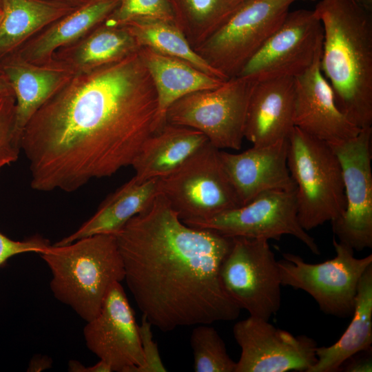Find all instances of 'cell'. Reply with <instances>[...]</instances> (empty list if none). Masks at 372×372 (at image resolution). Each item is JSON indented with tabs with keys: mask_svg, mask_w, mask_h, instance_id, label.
Returning <instances> with one entry per match:
<instances>
[{
	"mask_svg": "<svg viewBox=\"0 0 372 372\" xmlns=\"http://www.w3.org/2000/svg\"><path fill=\"white\" fill-rule=\"evenodd\" d=\"M304 1H316V0H304Z\"/></svg>",
	"mask_w": 372,
	"mask_h": 372,
	"instance_id": "obj_43",
	"label": "cell"
},
{
	"mask_svg": "<svg viewBox=\"0 0 372 372\" xmlns=\"http://www.w3.org/2000/svg\"><path fill=\"white\" fill-rule=\"evenodd\" d=\"M87 349L112 371L138 372L145 364L138 325L121 282L110 288L99 314L87 322Z\"/></svg>",
	"mask_w": 372,
	"mask_h": 372,
	"instance_id": "obj_15",
	"label": "cell"
},
{
	"mask_svg": "<svg viewBox=\"0 0 372 372\" xmlns=\"http://www.w3.org/2000/svg\"><path fill=\"white\" fill-rule=\"evenodd\" d=\"M2 17H3V4H2V1L0 0V23L1 21Z\"/></svg>",
	"mask_w": 372,
	"mask_h": 372,
	"instance_id": "obj_41",
	"label": "cell"
},
{
	"mask_svg": "<svg viewBox=\"0 0 372 372\" xmlns=\"http://www.w3.org/2000/svg\"><path fill=\"white\" fill-rule=\"evenodd\" d=\"M294 78L256 81L249 99L244 138L262 147L289 138L294 128Z\"/></svg>",
	"mask_w": 372,
	"mask_h": 372,
	"instance_id": "obj_19",
	"label": "cell"
},
{
	"mask_svg": "<svg viewBox=\"0 0 372 372\" xmlns=\"http://www.w3.org/2000/svg\"><path fill=\"white\" fill-rule=\"evenodd\" d=\"M120 0H85L23 44L15 54L34 64L52 60L54 54L89 34L104 22Z\"/></svg>",
	"mask_w": 372,
	"mask_h": 372,
	"instance_id": "obj_20",
	"label": "cell"
},
{
	"mask_svg": "<svg viewBox=\"0 0 372 372\" xmlns=\"http://www.w3.org/2000/svg\"><path fill=\"white\" fill-rule=\"evenodd\" d=\"M185 224L230 238L269 240L291 235L304 243L313 254H320L314 238L298 221L295 190L262 192L247 204L209 219Z\"/></svg>",
	"mask_w": 372,
	"mask_h": 372,
	"instance_id": "obj_13",
	"label": "cell"
},
{
	"mask_svg": "<svg viewBox=\"0 0 372 372\" xmlns=\"http://www.w3.org/2000/svg\"><path fill=\"white\" fill-rule=\"evenodd\" d=\"M287 151L288 138L237 154L219 149L222 166L242 205L262 192L296 189L287 165Z\"/></svg>",
	"mask_w": 372,
	"mask_h": 372,
	"instance_id": "obj_17",
	"label": "cell"
},
{
	"mask_svg": "<svg viewBox=\"0 0 372 372\" xmlns=\"http://www.w3.org/2000/svg\"><path fill=\"white\" fill-rule=\"evenodd\" d=\"M366 10L372 12V0H355Z\"/></svg>",
	"mask_w": 372,
	"mask_h": 372,
	"instance_id": "obj_38",
	"label": "cell"
},
{
	"mask_svg": "<svg viewBox=\"0 0 372 372\" xmlns=\"http://www.w3.org/2000/svg\"><path fill=\"white\" fill-rule=\"evenodd\" d=\"M68 371L70 372H112L111 366L105 361H99L91 366H85L80 362L71 360L68 362Z\"/></svg>",
	"mask_w": 372,
	"mask_h": 372,
	"instance_id": "obj_35",
	"label": "cell"
},
{
	"mask_svg": "<svg viewBox=\"0 0 372 372\" xmlns=\"http://www.w3.org/2000/svg\"><path fill=\"white\" fill-rule=\"evenodd\" d=\"M82 1H85V0H81Z\"/></svg>",
	"mask_w": 372,
	"mask_h": 372,
	"instance_id": "obj_44",
	"label": "cell"
},
{
	"mask_svg": "<svg viewBox=\"0 0 372 372\" xmlns=\"http://www.w3.org/2000/svg\"><path fill=\"white\" fill-rule=\"evenodd\" d=\"M287 165L296 185L298 219L304 229L342 214L346 206L342 171L327 143L294 127L288 138Z\"/></svg>",
	"mask_w": 372,
	"mask_h": 372,
	"instance_id": "obj_5",
	"label": "cell"
},
{
	"mask_svg": "<svg viewBox=\"0 0 372 372\" xmlns=\"http://www.w3.org/2000/svg\"><path fill=\"white\" fill-rule=\"evenodd\" d=\"M220 278L229 297L249 316L269 320L279 310L282 284L268 240L232 238Z\"/></svg>",
	"mask_w": 372,
	"mask_h": 372,
	"instance_id": "obj_10",
	"label": "cell"
},
{
	"mask_svg": "<svg viewBox=\"0 0 372 372\" xmlns=\"http://www.w3.org/2000/svg\"><path fill=\"white\" fill-rule=\"evenodd\" d=\"M52 360L46 355H36L29 364L28 371L39 372L52 367Z\"/></svg>",
	"mask_w": 372,
	"mask_h": 372,
	"instance_id": "obj_36",
	"label": "cell"
},
{
	"mask_svg": "<svg viewBox=\"0 0 372 372\" xmlns=\"http://www.w3.org/2000/svg\"><path fill=\"white\" fill-rule=\"evenodd\" d=\"M139 309L162 331L236 320L220 267L232 238L184 223L159 193L115 235Z\"/></svg>",
	"mask_w": 372,
	"mask_h": 372,
	"instance_id": "obj_2",
	"label": "cell"
},
{
	"mask_svg": "<svg viewBox=\"0 0 372 372\" xmlns=\"http://www.w3.org/2000/svg\"><path fill=\"white\" fill-rule=\"evenodd\" d=\"M48 266L54 298L86 322L100 312L112 285L125 278L115 236L98 234L63 245H50L39 254Z\"/></svg>",
	"mask_w": 372,
	"mask_h": 372,
	"instance_id": "obj_4",
	"label": "cell"
},
{
	"mask_svg": "<svg viewBox=\"0 0 372 372\" xmlns=\"http://www.w3.org/2000/svg\"><path fill=\"white\" fill-rule=\"evenodd\" d=\"M208 141L200 132L166 123L143 144L131 166L138 182L174 171Z\"/></svg>",
	"mask_w": 372,
	"mask_h": 372,
	"instance_id": "obj_22",
	"label": "cell"
},
{
	"mask_svg": "<svg viewBox=\"0 0 372 372\" xmlns=\"http://www.w3.org/2000/svg\"><path fill=\"white\" fill-rule=\"evenodd\" d=\"M335 256L323 262H306L300 256L284 253L278 260L282 286L309 293L326 314L338 318L351 316L359 280L372 265V254L354 256L349 246L333 239Z\"/></svg>",
	"mask_w": 372,
	"mask_h": 372,
	"instance_id": "obj_8",
	"label": "cell"
},
{
	"mask_svg": "<svg viewBox=\"0 0 372 372\" xmlns=\"http://www.w3.org/2000/svg\"><path fill=\"white\" fill-rule=\"evenodd\" d=\"M234 337L241 349L235 372H309L317 360V342L294 335L269 320L249 316L237 322Z\"/></svg>",
	"mask_w": 372,
	"mask_h": 372,
	"instance_id": "obj_14",
	"label": "cell"
},
{
	"mask_svg": "<svg viewBox=\"0 0 372 372\" xmlns=\"http://www.w3.org/2000/svg\"><path fill=\"white\" fill-rule=\"evenodd\" d=\"M159 193L158 178L138 182L133 176L106 198L97 211L78 229L54 245H67L98 234L114 236L131 218L144 210Z\"/></svg>",
	"mask_w": 372,
	"mask_h": 372,
	"instance_id": "obj_23",
	"label": "cell"
},
{
	"mask_svg": "<svg viewBox=\"0 0 372 372\" xmlns=\"http://www.w3.org/2000/svg\"><path fill=\"white\" fill-rule=\"evenodd\" d=\"M298 0H248L194 50L225 80L236 77Z\"/></svg>",
	"mask_w": 372,
	"mask_h": 372,
	"instance_id": "obj_6",
	"label": "cell"
},
{
	"mask_svg": "<svg viewBox=\"0 0 372 372\" xmlns=\"http://www.w3.org/2000/svg\"><path fill=\"white\" fill-rule=\"evenodd\" d=\"M169 1L174 23L194 49L214 33L238 7L226 0Z\"/></svg>",
	"mask_w": 372,
	"mask_h": 372,
	"instance_id": "obj_28",
	"label": "cell"
},
{
	"mask_svg": "<svg viewBox=\"0 0 372 372\" xmlns=\"http://www.w3.org/2000/svg\"><path fill=\"white\" fill-rule=\"evenodd\" d=\"M320 69L340 110L356 126L372 127V12L355 0H320Z\"/></svg>",
	"mask_w": 372,
	"mask_h": 372,
	"instance_id": "obj_3",
	"label": "cell"
},
{
	"mask_svg": "<svg viewBox=\"0 0 372 372\" xmlns=\"http://www.w3.org/2000/svg\"><path fill=\"white\" fill-rule=\"evenodd\" d=\"M256 81L236 76L219 87L189 94L167 110L166 123L202 132L218 149L241 148L247 107Z\"/></svg>",
	"mask_w": 372,
	"mask_h": 372,
	"instance_id": "obj_9",
	"label": "cell"
},
{
	"mask_svg": "<svg viewBox=\"0 0 372 372\" xmlns=\"http://www.w3.org/2000/svg\"><path fill=\"white\" fill-rule=\"evenodd\" d=\"M50 245L49 241L40 236L14 240L0 232V266L12 256L30 252L40 254Z\"/></svg>",
	"mask_w": 372,
	"mask_h": 372,
	"instance_id": "obj_33",
	"label": "cell"
},
{
	"mask_svg": "<svg viewBox=\"0 0 372 372\" xmlns=\"http://www.w3.org/2000/svg\"><path fill=\"white\" fill-rule=\"evenodd\" d=\"M146 21L174 23L169 0H120L103 23L118 27L134 21Z\"/></svg>",
	"mask_w": 372,
	"mask_h": 372,
	"instance_id": "obj_30",
	"label": "cell"
},
{
	"mask_svg": "<svg viewBox=\"0 0 372 372\" xmlns=\"http://www.w3.org/2000/svg\"><path fill=\"white\" fill-rule=\"evenodd\" d=\"M125 26L140 48H149L160 54L182 59L201 71L225 80L192 47L174 22L134 21Z\"/></svg>",
	"mask_w": 372,
	"mask_h": 372,
	"instance_id": "obj_27",
	"label": "cell"
},
{
	"mask_svg": "<svg viewBox=\"0 0 372 372\" xmlns=\"http://www.w3.org/2000/svg\"><path fill=\"white\" fill-rule=\"evenodd\" d=\"M138 51L74 72L30 120L20 145L33 189L72 192L132 165L157 132V96Z\"/></svg>",
	"mask_w": 372,
	"mask_h": 372,
	"instance_id": "obj_1",
	"label": "cell"
},
{
	"mask_svg": "<svg viewBox=\"0 0 372 372\" xmlns=\"http://www.w3.org/2000/svg\"><path fill=\"white\" fill-rule=\"evenodd\" d=\"M62 1H67L68 3H72L76 6H79L83 2H84V1H82L81 0H62Z\"/></svg>",
	"mask_w": 372,
	"mask_h": 372,
	"instance_id": "obj_40",
	"label": "cell"
},
{
	"mask_svg": "<svg viewBox=\"0 0 372 372\" xmlns=\"http://www.w3.org/2000/svg\"><path fill=\"white\" fill-rule=\"evenodd\" d=\"M3 72H2V70H1V66H0V75L2 74Z\"/></svg>",
	"mask_w": 372,
	"mask_h": 372,
	"instance_id": "obj_42",
	"label": "cell"
},
{
	"mask_svg": "<svg viewBox=\"0 0 372 372\" xmlns=\"http://www.w3.org/2000/svg\"><path fill=\"white\" fill-rule=\"evenodd\" d=\"M372 127L360 130L357 136L329 144L340 161L346 206L331 222L339 242L353 250L372 247Z\"/></svg>",
	"mask_w": 372,
	"mask_h": 372,
	"instance_id": "obj_12",
	"label": "cell"
},
{
	"mask_svg": "<svg viewBox=\"0 0 372 372\" xmlns=\"http://www.w3.org/2000/svg\"><path fill=\"white\" fill-rule=\"evenodd\" d=\"M322 40V22L314 10L289 11L237 76L254 81L295 78L320 56Z\"/></svg>",
	"mask_w": 372,
	"mask_h": 372,
	"instance_id": "obj_11",
	"label": "cell"
},
{
	"mask_svg": "<svg viewBox=\"0 0 372 372\" xmlns=\"http://www.w3.org/2000/svg\"><path fill=\"white\" fill-rule=\"evenodd\" d=\"M371 349L358 352L347 359L340 371L346 372L372 371Z\"/></svg>",
	"mask_w": 372,
	"mask_h": 372,
	"instance_id": "obj_34",
	"label": "cell"
},
{
	"mask_svg": "<svg viewBox=\"0 0 372 372\" xmlns=\"http://www.w3.org/2000/svg\"><path fill=\"white\" fill-rule=\"evenodd\" d=\"M139 48L125 26L102 23L77 42L57 50L52 59L77 72L119 61Z\"/></svg>",
	"mask_w": 372,
	"mask_h": 372,
	"instance_id": "obj_26",
	"label": "cell"
},
{
	"mask_svg": "<svg viewBox=\"0 0 372 372\" xmlns=\"http://www.w3.org/2000/svg\"><path fill=\"white\" fill-rule=\"evenodd\" d=\"M138 52L157 96V131L166 123V112L175 101L195 92L216 88L226 81L209 75L182 59L149 48H140Z\"/></svg>",
	"mask_w": 372,
	"mask_h": 372,
	"instance_id": "obj_21",
	"label": "cell"
},
{
	"mask_svg": "<svg viewBox=\"0 0 372 372\" xmlns=\"http://www.w3.org/2000/svg\"><path fill=\"white\" fill-rule=\"evenodd\" d=\"M15 97L12 90L0 94V174L17 161L21 152L14 136Z\"/></svg>",
	"mask_w": 372,
	"mask_h": 372,
	"instance_id": "obj_31",
	"label": "cell"
},
{
	"mask_svg": "<svg viewBox=\"0 0 372 372\" xmlns=\"http://www.w3.org/2000/svg\"><path fill=\"white\" fill-rule=\"evenodd\" d=\"M196 372H235L236 362L229 355L217 331L207 324H198L191 334Z\"/></svg>",
	"mask_w": 372,
	"mask_h": 372,
	"instance_id": "obj_29",
	"label": "cell"
},
{
	"mask_svg": "<svg viewBox=\"0 0 372 372\" xmlns=\"http://www.w3.org/2000/svg\"><path fill=\"white\" fill-rule=\"evenodd\" d=\"M12 91L11 87L3 74L0 75V94Z\"/></svg>",
	"mask_w": 372,
	"mask_h": 372,
	"instance_id": "obj_37",
	"label": "cell"
},
{
	"mask_svg": "<svg viewBox=\"0 0 372 372\" xmlns=\"http://www.w3.org/2000/svg\"><path fill=\"white\" fill-rule=\"evenodd\" d=\"M141 324L138 325L141 343L145 358V364L138 372H165L156 342L153 340L152 324L143 315Z\"/></svg>",
	"mask_w": 372,
	"mask_h": 372,
	"instance_id": "obj_32",
	"label": "cell"
},
{
	"mask_svg": "<svg viewBox=\"0 0 372 372\" xmlns=\"http://www.w3.org/2000/svg\"><path fill=\"white\" fill-rule=\"evenodd\" d=\"M293 122L295 127L328 144L353 138L361 130L338 108L321 71L320 56L294 78Z\"/></svg>",
	"mask_w": 372,
	"mask_h": 372,
	"instance_id": "obj_16",
	"label": "cell"
},
{
	"mask_svg": "<svg viewBox=\"0 0 372 372\" xmlns=\"http://www.w3.org/2000/svg\"><path fill=\"white\" fill-rule=\"evenodd\" d=\"M218 152L207 141L177 169L158 178L160 193L184 223L209 219L242 205Z\"/></svg>",
	"mask_w": 372,
	"mask_h": 372,
	"instance_id": "obj_7",
	"label": "cell"
},
{
	"mask_svg": "<svg viewBox=\"0 0 372 372\" xmlns=\"http://www.w3.org/2000/svg\"><path fill=\"white\" fill-rule=\"evenodd\" d=\"M227 1H228L229 3H231V5L234 6H238L239 5H240L241 3L248 1V0H226Z\"/></svg>",
	"mask_w": 372,
	"mask_h": 372,
	"instance_id": "obj_39",
	"label": "cell"
},
{
	"mask_svg": "<svg viewBox=\"0 0 372 372\" xmlns=\"http://www.w3.org/2000/svg\"><path fill=\"white\" fill-rule=\"evenodd\" d=\"M352 320L341 337L329 347L316 349L317 360L309 372L339 371L354 354L371 349L372 265L361 276L357 289Z\"/></svg>",
	"mask_w": 372,
	"mask_h": 372,
	"instance_id": "obj_25",
	"label": "cell"
},
{
	"mask_svg": "<svg viewBox=\"0 0 372 372\" xmlns=\"http://www.w3.org/2000/svg\"><path fill=\"white\" fill-rule=\"evenodd\" d=\"M0 61L76 6L62 0H1Z\"/></svg>",
	"mask_w": 372,
	"mask_h": 372,
	"instance_id": "obj_24",
	"label": "cell"
},
{
	"mask_svg": "<svg viewBox=\"0 0 372 372\" xmlns=\"http://www.w3.org/2000/svg\"><path fill=\"white\" fill-rule=\"evenodd\" d=\"M0 66L15 97L14 136L21 147V134L28 123L74 72L54 59L42 64H34L15 54L1 61Z\"/></svg>",
	"mask_w": 372,
	"mask_h": 372,
	"instance_id": "obj_18",
	"label": "cell"
}]
</instances>
